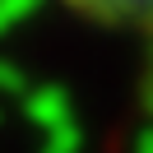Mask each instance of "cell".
Masks as SVG:
<instances>
[{
    "label": "cell",
    "instance_id": "cell-1",
    "mask_svg": "<svg viewBox=\"0 0 153 153\" xmlns=\"http://www.w3.org/2000/svg\"><path fill=\"white\" fill-rule=\"evenodd\" d=\"M79 19L97 23V28H134L153 33V0H60Z\"/></svg>",
    "mask_w": 153,
    "mask_h": 153
}]
</instances>
